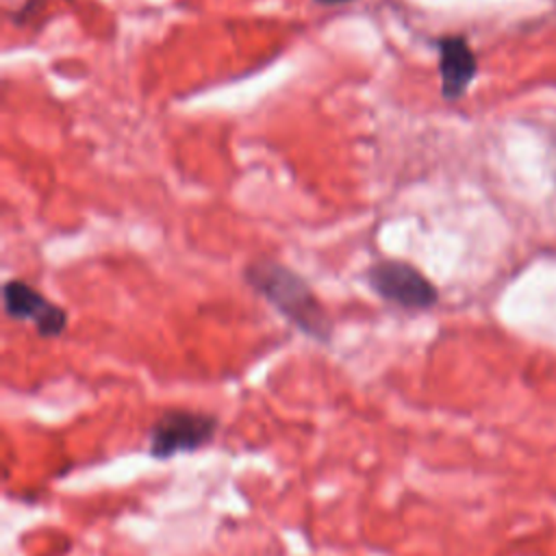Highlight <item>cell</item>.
I'll use <instances>...</instances> for the list:
<instances>
[{"mask_svg": "<svg viewBox=\"0 0 556 556\" xmlns=\"http://www.w3.org/2000/svg\"><path fill=\"white\" fill-rule=\"evenodd\" d=\"M245 282L306 337L328 343L332 321L311 285L282 263L256 258L243 269Z\"/></svg>", "mask_w": 556, "mask_h": 556, "instance_id": "6da1fadb", "label": "cell"}, {"mask_svg": "<svg viewBox=\"0 0 556 556\" xmlns=\"http://www.w3.org/2000/svg\"><path fill=\"white\" fill-rule=\"evenodd\" d=\"M217 417L208 413L174 408L156 417L148 432L150 456L165 460L176 454L198 452L215 439Z\"/></svg>", "mask_w": 556, "mask_h": 556, "instance_id": "7a4b0ae2", "label": "cell"}, {"mask_svg": "<svg viewBox=\"0 0 556 556\" xmlns=\"http://www.w3.org/2000/svg\"><path fill=\"white\" fill-rule=\"evenodd\" d=\"M371 291L384 302L408 311H424L437 304V287L410 263L397 258H382L367 269Z\"/></svg>", "mask_w": 556, "mask_h": 556, "instance_id": "3957f363", "label": "cell"}, {"mask_svg": "<svg viewBox=\"0 0 556 556\" xmlns=\"http://www.w3.org/2000/svg\"><path fill=\"white\" fill-rule=\"evenodd\" d=\"M4 313L17 321H30L39 337L52 339L67 328V313L24 280H7L2 287Z\"/></svg>", "mask_w": 556, "mask_h": 556, "instance_id": "277c9868", "label": "cell"}, {"mask_svg": "<svg viewBox=\"0 0 556 556\" xmlns=\"http://www.w3.org/2000/svg\"><path fill=\"white\" fill-rule=\"evenodd\" d=\"M441 93L447 100L460 98L471 85L478 63L471 46L463 35H445L437 39Z\"/></svg>", "mask_w": 556, "mask_h": 556, "instance_id": "5b68a950", "label": "cell"}, {"mask_svg": "<svg viewBox=\"0 0 556 556\" xmlns=\"http://www.w3.org/2000/svg\"><path fill=\"white\" fill-rule=\"evenodd\" d=\"M317 4L321 7H339V4H348V2H354V0H315Z\"/></svg>", "mask_w": 556, "mask_h": 556, "instance_id": "8992f818", "label": "cell"}]
</instances>
